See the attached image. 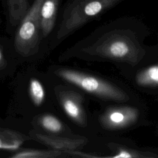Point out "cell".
Masks as SVG:
<instances>
[{
	"mask_svg": "<svg viewBox=\"0 0 158 158\" xmlns=\"http://www.w3.org/2000/svg\"><path fill=\"white\" fill-rule=\"evenodd\" d=\"M33 123L35 130L45 134L68 137L79 136L73 134L60 119L49 112L38 114L34 118Z\"/></svg>",
	"mask_w": 158,
	"mask_h": 158,
	"instance_id": "cell-8",
	"label": "cell"
},
{
	"mask_svg": "<svg viewBox=\"0 0 158 158\" xmlns=\"http://www.w3.org/2000/svg\"><path fill=\"white\" fill-rule=\"evenodd\" d=\"M125 0H66L51 49L86 23L99 19L108 10Z\"/></svg>",
	"mask_w": 158,
	"mask_h": 158,
	"instance_id": "cell-3",
	"label": "cell"
},
{
	"mask_svg": "<svg viewBox=\"0 0 158 158\" xmlns=\"http://www.w3.org/2000/svg\"><path fill=\"white\" fill-rule=\"evenodd\" d=\"M29 138L18 131L0 128V149L17 151Z\"/></svg>",
	"mask_w": 158,
	"mask_h": 158,
	"instance_id": "cell-13",
	"label": "cell"
},
{
	"mask_svg": "<svg viewBox=\"0 0 158 158\" xmlns=\"http://www.w3.org/2000/svg\"><path fill=\"white\" fill-rule=\"evenodd\" d=\"M28 93L32 104L36 108L48 109L46 106H49V99L48 97V89L46 85L38 77H32L28 81Z\"/></svg>",
	"mask_w": 158,
	"mask_h": 158,
	"instance_id": "cell-10",
	"label": "cell"
},
{
	"mask_svg": "<svg viewBox=\"0 0 158 158\" xmlns=\"http://www.w3.org/2000/svg\"><path fill=\"white\" fill-rule=\"evenodd\" d=\"M44 0H34L17 26L14 39L16 52L23 57L38 54L43 40L40 22V12Z\"/></svg>",
	"mask_w": 158,
	"mask_h": 158,
	"instance_id": "cell-4",
	"label": "cell"
},
{
	"mask_svg": "<svg viewBox=\"0 0 158 158\" xmlns=\"http://www.w3.org/2000/svg\"><path fill=\"white\" fill-rule=\"evenodd\" d=\"M49 74L54 79L103 101L115 103H129L133 101L127 89L93 73L69 67L53 65L49 68Z\"/></svg>",
	"mask_w": 158,
	"mask_h": 158,
	"instance_id": "cell-2",
	"label": "cell"
},
{
	"mask_svg": "<svg viewBox=\"0 0 158 158\" xmlns=\"http://www.w3.org/2000/svg\"><path fill=\"white\" fill-rule=\"evenodd\" d=\"M6 9L8 22L12 27L19 25L27 14L30 4L28 0H2Z\"/></svg>",
	"mask_w": 158,
	"mask_h": 158,
	"instance_id": "cell-12",
	"label": "cell"
},
{
	"mask_svg": "<svg viewBox=\"0 0 158 158\" xmlns=\"http://www.w3.org/2000/svg\"><path fill=\"white\" fill-rule=\"evenodd\" d=\"M133 82L143 89H157L158 87V65L152 64L138 69L133 76Z\"/></svg>",
	"mask_w": 158,
	"mask_h": 158,
	"instance_id": "cell-11",
	"label": "cell"
},
{
	"mask_svg": "<svg viewBox=\"0 0 158 158\" xmlns=\"http://www.w3.org/2000/svg\"><path fill=\"white\" fill-rule=\"evenodd\" d=\"M30 138L45 145L51 149L67 152L77 151L83 148L88 143L84 137H68L48 135L35 130L30 131Z\"/></svg>",
	"mask_w": 158,
	"mask_h": 158,
	"instance_id": "cell-7",
	"label": "cell"
},
{
	"mask_svg": "<svg viewBox=\"0 0 158 158\" xmlns=\"http://www.w3.org/2000/svg\"><path fill=\"white\" fill-rule=\"evenodd\" d=\"M67 155L65 152L53 149L42 150L34 149H18L13 154L12 158H57Z\"/></svg>",
	"mask_w": 158,
	"mask_h": 158,
	"instance_id": "cell-15",
	"label": "cell"
},
{
	"mask_svg": "<svg viewBox=\"0 0 158 158\" xmlns=\"http://www.w3.org/2000/svg\"><path fill=\"white\" fill-rule=\"evenodd\" d=\"M109 149L112 154L107 157L110 158H156L157 155L153 152L148 151H144L130 148L125 146L117 144L116 143H110Z\"/></svg>",
	"mask_w": 158,
	"mask_h": 158,
	"instance_id": "cell-14",
	"label": "cell"
},
{
	"mask_svg": "<svg viewBox=\"0 0 158 158\" xmlns=\"http://www.w3.org/2000/svg\"><path fill=\"white\" fill-rule=\"evenodd\" d=\"M53 93L55 100L68 118L81 128L88 127L89 122L83 94L65 83L54 85Z\"/></svg>",
	"mask_w": 158,
	"mask_h": 158,
	"instance_id": "cell-6",
	"label": "cell"
},
{
	"mask_svg": "<svg viewBox=\"0 0 158 158\" xmlns=\"http://www.w3.org/2000/svg\"><path fill=\"white\" fill-rule=\"evenodd\" d=\"M7 65V61L4 56L3 50L0 47V70L4 69Z\"/></svg>",
	"mask_w": 158,
	"mask_h": 158,
	"instance_id": "cell-16",
	"label": "cell"
},
{
	"mask_svg": "<svg viewBox=\"0 0 158 158\" xmlns=\"http://www.w3.org/2000/svg\"><path fill=\"white\" fill-rule=\"evenodd\" d=\"M62 0H44L40 12V22L43 40L53 31Z\"/></svg>",
	"mask_w": 158,
	"mask_h": 158,
	"instance_id": "cell-9",
	"label": "cell"
},
{
	"mask_svg": "<svg viewBox=\"0 0 158 158\" xmlns=\"http://www.w3.org/2000/svg\"><path fill=\"white\" fill-rule=\"evenodd\" d=\"M120 103L106 108L98 117L101 128L109 131H117L133 128L143 118V113L136 106Z\"/></svg>",
	"mask_w": 158,
	"mask_h": 158,
	"instance_id": "cell-5",
	"label": "cell"
},
{
	"mask_svg": "<svg viewBox=\"0 0 158 158\" xmlns=\"http://www.w3.org/2000/svg\"><path fill=\"white\" fill-rule=\"evenodd\" d=\"M148 26L134 17H122L96 28L63 52L59 60L72 59L109 62L125 69L138 67L148 57Z\"/></svg>",
	"mask_w": 158,
	"mask_h": 158,
	"instance_id": "cell-1",
	"label": "cell"
}]
</instances>
